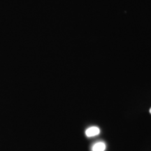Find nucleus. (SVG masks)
<instances>
[{
    "instance_id": "f257e3e1",
    "label": "nucleus",
    "mask_w": 151,
    "mask_h": 151,
    "mask_svg": "<svg viewBox=\"0 0 151 151\" xmlns=\"http://www.w3.org/2000/svg\"><path fill=\"white\" fill-rule=\"evenodd\" d=\"M100 133V130L97 127H91L88 128L86 131V134L87 137H92L94 136H97Z\"/></svg>"
},
{
    "instance_id": "f03ea898",
    "label": "nucleus",
    "mask_w": 151,
    "mask_h": 151,
    "mask_svg": "<svg viewBox=\"0 0 151 151\" xmlns=\"http://www.w3.org/2000/svg\"><path fill=\"white\" fill-rule=\"evenodd\" d=\"M106 149V145L104 142H97L92 147V151H104Z\"/></svg>"
},
{
    "instance_id": "7ed1b4c3",
    "label": "nucleus",
    "mask_w": 151,
    "mask_h": 151,
    "mask_svg": "<svg viewBox=\"0 0 151 151\" xmlns=\"http://www.w3.org/2000/svg\"><path fill=\"white\" fill-rule=\"evenodd\" d=\"M150 114H151V108H150Z\"/></svg>"
}]
</instances>
